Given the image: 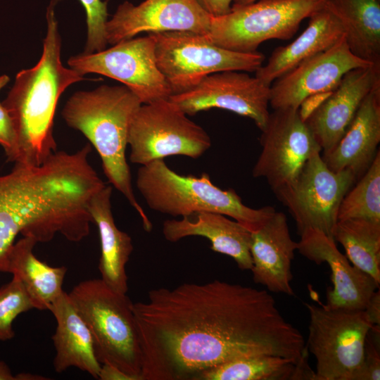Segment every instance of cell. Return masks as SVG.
Masks as SVG:
<instances>
[{
  "mask_svg": "<svg viewBox=\"0 0 380 380\" xmlns=\"http://www.w3.org/2000/svg\"><path fill=\"white\" fill-rule=\"evenodd\" d=\"M325 6L341 23L352 53L380 64V0H328Z\"/></svg>",
  "mask_w": 380,
  "mask_h": 380,
  "instance_id": "d4e9b609",
  "label": "cell"
},
{
  "mask_svg": "<svg viewBox=\"0 0 380 380\" xmlns=\"http://www.w3.org/2000/svg\"><path fill=\"white\" fill-rule=\"evenodd\" d=\"M112 187L105 186L90 199L88 209L92 222L98 227L101 241L99 270L101 279L110 289L127 294V276L125 266L133 251L129 235L115 224L111 207Z\"/></svg>",
  "mask_w": 380,
  "mask_h": 380,
  "instance_id": "603a6c76",
  "label": "cell"
},
{
  "mask_svg": "<svg viewBox=\"0 0 380 380\" xmlns=\"http://www.w3.org/2000/svg\"><path fill=\"white\" fill-rule=\"evenodd\" d=\"M339 205L338 220L363 219L380 222V151Z\"/></svg>",
  "mask_w": 380,
  "mask_h": 380,
  "instance_id": "83f0119b",
  "label": "cell"
},
{
  "mask_svg": "<svg viewBox=\"0 0 380 380\" xmlns=\"http://www.w3.org/2000/svg\"><path fill=\"white\" fill-rule=\"evenodd\" d=\"M0 380H15V376L13 375L8 366L0 360Z\"/></svg>",
  "mask_w": 380,
  "mask_h": 380,
  "instance_id": "8d00e7d4",
  "label": "cell"
},
{
  "mask_svg": "<svg viewBox=\"0 0 380 380\" xmlns=\"http://www.w3.org/2000/svg\"><path fill=\"white\" fill-rule=\"evenodd\" d=\"M356 181L350 170H331L321 152H317L293 182L274 192L288 208L300 235L305 230L316 229L333 238L339 205Z\"/></svg>",
  "mask_w": 380,
  "mask_h": 380,
  "instance_id": "30bf717a",
  "label": "cell"
},
{
  "mask_svg": "<svg viewBox=\"0 0 380 380\" xmlns=\"http://www.w3.org/2000/svg\"><path fill=\"white\" fill-rule=\"evenodd\" d=\"M201 6L211 15L219 16L229 13L232 0H197Z\"/></svg>",
  "mask_w": 380,
  "mask_h": 380,
  "instance_id": "836d02e7",
  "label": "cell"
},
{
  "mask_svg": "<svg viewBox=\"0 0 380 380\" xmlns=\"http://www.w3.org/2000/svg\"><path fill=\"white\" fill-rule=\"evenodd\" d=\"M37 243L30 236H23L14 243L8 257L7 272L21 281L34 308L49 310L63 291L62 285L67 268L51 267L39 260L33 253Z\"/></svg>",
  "mask_w": 380,
  "mask_h": 380,
  "instance_id": "cb8c5ba5",
  "label": "cell"
},
{
  "mask_svg": "<svg viewBox=\"0 0 380 380\" xmlns=\"http://www.w3.org/2000/svg\"><path fill=\"white\" fill-rule=\"evenodd\" d=\"M353 265L380 284V222L363 219L338 220L333 232Z\"/></svg>",
  "mask_w": 380,
  "mask_h": 380,
  "instance_id": "484cf974",
  "label": "cell"
},
{
  "mask_svg": "<svg viewBox=\"0 0 380 380\" xmlns=\"http://www.w3.org/2000/svg\"><path fill=\"white\" fill-rule=\"evenodd\" d=\"M136 186L148 207L171 216L187 217L198 212L224 215L251 232L260 228L276 211L272 206L255 209L243 204L232 189H222L209 175H182L171 170L163 159L141 165Z\"/></svg>",
  "mask_w": 380,
  "mask_h": 380,
  "instance_id": "277c9868",
  "label": "cell"
},
{
  "mask_svg": "<svg viewBox=\"0 0 380 380\" xmlns=\"http://www.w3.org/2000/svg\"><path fill=\"white\" fill-rule=\"evenodd\" d=\"M309 312L305 346L316 360L317 380H350L360 366L374 324L365 310L329 309L305 303Z\"/></svg>",
  "mask_w": 380,
  "mask_h": 380,
  "instance_id": "9c48e42d",
  "label": "cell"
},
{
  "mask_svg": "<svg viewBox=\"0 0 380 380\" xmlns=\"http://www.w3.org/2000/svg\"><path fill=\"white\" fill-rule=\"evenodd\" d=\"M129 160L141 165L171 156H201L211 146L208 133L169 99L142 103L128 132Z\"/></svg>",
  "mask_w": 380,
  "mask_h": 380,
  "instance_id": "ba28073f",
  "label": "cell"
},
{
  "mask_svg": "<svg viewBox=\"0 0 380 380\" xmlns=\"http://www.w3.org/2000/svg\"><path fill=\"white\" fill-rule=\"evenodd\" d=\"M270 86L241 71L213 73L191 88L169 96L188 115L218 108L252 119L262 131L270 112Z\"/></svg>",
  "mask_w": 380,
  "mask_h": 380,
  "instance_id": "4fadbf2b",
  "label": "cell"
},
{
  "mask_svg": "<svg viewBox=\"0 0 380 380\" xmlns=\"http://www.w3.org/2000/svg\"><path fill=\"white\" fill-rule=\"evenodd\" d=\"M328 0H259L232 5L229 13L213 16L205 36L229 50L251 53L269 39H291L301 22L324 7Z\"/></svg>",
  "mask_w": 380,
  "mask_h": 380,
  "instance_id": "8992f818",
  "label": "cell"
},
{
  "mask_svg": "<svg viewBox=\"0 0 380 380\" xmlns=\"http://www.w3.org/2000/svg\"><path fill=\"white\" fill-rule=\"evenodd\" d=\"M152 34L120 41L109 49L70 57L68 64L81 75L96 73L116 80L142 103L168 99L172 89L160 71Z\"/></svg>",
  "mask_w": 380,
  "mask_h": 380,
  "instance_id": "8fae6325",
  "label": "cell"
},
{
  "mask_svg": "<svg viewBox=\"0 0 380 380\" xmlns=\"http://www.w3.org/2000/svg\"><path fill=\"white\" fill-rule=\"evenodd\" d=\"M30 380V379H46L43 378V376H39L37 375H33L31 374L27 373H20L15 376V380Z\"/></svg>",
  "mask_w": 380,
  "mask_h": 380,
  "instance_id": "74e56055",
  "label": "cell"
},
{
  "mask_svg": "<svg viewBox=\"0 0 380 380\" xmlns=\"http://www.w3.org/2000/svg\"><path fill=\"white\" fill-rule=\"evenodd\" d=\"M380 142V83L365 96L338 144L322 158L333 171L350 170L357 180L372 163Z\"/></svg>",
  "mask_w": 380,
  "mask_h": 380,
  "instance_id": "d6986e66",
  "label": "cell"
},
{
  "mask_svg": "<svg viewBox=\"0 0 380 380\" xmlns=\"http://www.w3.org/2000/svg\"><path fill=\"white\" fill-rule=\"evenodd\" d=\"M68 295L90 330L99 362L142 380L141 351L129 297L101 279L81 281Z\"/></svg>",
  "mask_w": 380,
  "mask_h": 380,
  "instance_id": "5b68a950",
  "label": "cell"
},
{
  "mask_svg": "<svg viewBox=\"0 0 380 380\" xmlns=\"http://www.w3.org/2000/svg\"><path fill=\"white\" fill-rule=\"evenodd\" d=\"M371 322L374 325L380 324V292L377 289L372 296L365 308Z\"/></svg>",
  "mask_w": 380,
  "mask_h": 380,
  "instance_id": "d590c367",
  "label": "cell"
},
{
  "mask_svg": "<svg viewBox=\"0 0 380 380\" xmlns=\"http://www.w3.org/2000/svg\"><path fill=\"white\" fill-rule=\"evenodd\" d=\"M166 240L177 242L187 236H203L211 249L231 257L241 270L253 266L250 251L251 232L227 216L212 212H198L180 220H167L163 224Z\"/></svg>",
  "mask_w": 380,
  "mask_h": 380,
  "instance_id": "ffe728a7",
  "label": "cell"
},
{
  "mask_svg": "<svg viewBox=\"0 0 380 380\" xmlns=\"http://www.w3.org/2000/svg\"><path fill=\"white\" fill-rule=\"evenodd\" d=\"M331 92L312 95L305 99L298 108L301 118L305 121Z\"/></svg>",
  "mask_w": 380,
  "mask_h": 380,
  "instance_id": "d6a6232c",
  "label": "cell"
},
{
  "mask_svg": "<svg viewBox=\"0 0 380 380\" xmlns=\"http://www.w3.org/2000/svg\"><path fill=\"white\" fill-rule=\"evenodd\" d=\"M0 145L5 151L7 160L15 163L19 154L17 132L11 115L1 102Z\"/></svg>",
  "mask_w": 380,
  "mask_h": 380,
  "instance_id": "1f68e13d",
  "label": "cell"
},
{
  "mask_svg": "<svg viewBox=\"0 0 380 380\" xmlns=\"http://www.w3.org/2000/svg\"><path fill=\"white\" fill-rule=\"evenodd\" d=\"M297 248L298 242L291 237L285 214L275 211L260 228L251 232V271L254 282L271 292L293 296L291 263Z\"/></svg>",
  "mask_w": 380,
  "mask_h": 380,
  "instance_id": "ac0fdd59",
  "label": "cell"
},
{
  "mask_svg": "<svg viewBox=\"0 0 380 380\" xmlns=\"http://www.w3.org/2000/svg\"><path fill=\"white\" fill-rule=\"evenodd\" d=\"M58 1L51 0L47 8V30L39 61L16 75L2 102L17 132L19 154L15 163L38 166L57 151L53 130L58 99L70 85L84 80L61 62V38L54 12Z\"/></svg>",
  "mask_w": 380,
  "mask_h": 380,
  "instance_id": "7a4b0ae2",
  "label": "cell"
},
{
  "mask_svg": "<svg viewBox=\"0 0 380 380\" xmlns=\"http://www.w3.org/2000/svg\"><path fill=\"white\" fill-rule=\"evenodd\" d=\"M49 310L57 322L52 336L56 352L53 360L55 371L61 373L75 367L98 379L101 364L96 355L92 335L68 293L63 291Z\"/></svg>",
  "mask_w": 380,
  "mask_h": 380,
  "instance_id": "44dd1931",
  "label": "cell"
},
{
  "mask_svg": "<svg viewBox=\"0 0 380 380\" xmlns=\"http://www.w3.org/2000/svg\"><path fill=\"white\" fill-rule=\"evenodd\" d=\"M141 104L125 85H101L72 94L62 116L69 127L81 132L90 141L101 159L108 181L137 211L145 231L151 232L152 223L133 191L125 155L129 125Z\"/></svg>",
  "mask_w": 380,
  "mask_h": 380,
  "instance_id": "3957f363",
  "label": "cell"
},
{
  "mask_svg": "<svg viewBox=\"0 0 380 380\" xmlns=\"http://www.w3.org/2000/svg\"><path fill=\"white\" fill-rule=\"evenodd\" d=\"M350 51L345 35L334 45L301 62L270 85V105L274 109H298L308 97L332 92L349 70L372 65Z\"/></svg>",
  "mask_w": 380,
  "mask_h": 380,
  "instance_id": "9a60e30c",
  "label": "cell"
},
{
  "mask_svg": "<svg viewBox=\"0 0 380 380\" xmlns=\"http://www.w3.org/2000/svg\"><path fill=\"white\" fill-rule=\"evenodd\" d=\"M98 379L101 380H137L134 376L110 364H101Z\"/></svg>",
  "mask_w": 380,
  "mask_h": 380,
  "instance_id": "e575fe53",
  "label": "cell"
},
{
  "mask_svg": "<svg viewBox=\"0 0 380 380\" xmlns=\"http://www.w3.org/2000/svg\"><path fill=\"white\" fill-rule=\"evenodd\" d=\"M151 34L155 39L157 65L169 84L172 94L191 88L213 73L229 70L255 72L265 59L264 54L258 51L243 53L220 47L209 41L205 34L180 31Z\"/></svg>",
  "mask_w": 380,
  "mask_h": 380,
  "instance_id": "52a82bcc",
  "label": "cell"
},
{
  "mask_svg": "<svg viewBox=\"0 0 380 380\" xmlns=\"http://www.w3.org/2000/svg\"><path fill=\"white\" fill-rule=\"evenodd\" d=\"M297 251L317 265L326 262L329 265L332 287L327 291L324 305L327 308L365 310L373 293L379 289V283L353 265L340 252L332 237L320 231L303 232Z\"/></svg>",
  "mask_w": 380,
  "mask_h": 380,
  "instance_id": "2e32d148",
  "label": "cell"
},
{
  "mask_svg": "<svg viewBox=\"0 0 380 380\" xmlns=\"http://www.w3.org/2000/svg\"><path fill=\"white\" fill-rule=\"evenodd\" d=\"M255 1L257 0H232V5H245L255 2Z\"/></svg>",
  "mask_w": 380,
  "mask_h": 380,
  "instance_id": "ab89813d",
  "label": "cell"
},
{
  "mask_svg": "<svg viewBox=\"0 0 380 380\" xmlns=\"http://www.w3.org/2000/svg\"><path fill=\"white\" fill-rule=\"evenodd\" d=\"M260 141L262 151L252 174L265 178L273 191L293 182L307 160L322 151L298 109L291 108L270 113Z\"/></svg>",
  "mask_w": 380,
  "mask_h": 380,
  "instance_id": "7c38bea8",
  "label": "cell"
},
{
  "mask_svg": "<svg viewBox=\"0 0 380 380\" xmlns=\"http://www.w3.org/2000/svg\"><path fill=\"white\" fill-rule=\"evenodd\" d=\"M344 35L341 23L324 6L309 18L306 29L294 41L272 51L255 76L270 86L301 62L334 45Z\"/></svg>",
  "mask_w": 380,
  "mask_h": 380,
  "instance_id": "7402d4cb",
  "label": "cell"
},
{
  "mask_svg": "<svg viewBox=\"0 0 380 380\" xmlns=\"http://www.w3.org/2000/svg\"><path fill=\"white\" fill-rule=\"evenodd\" d=\"M142 380H197L232 360L274 355L299 361L305 341L264 289L215 279L150 291L132 304Z\"/></svg>",
  "mask_w": 380,
  "mask_h": 380,
  "instance_id": "6da1fadb",
  "label": "cell"
},
{
  "mask_svg": "<svg viewBox=\"0 0 380 380\" xmlns=\"http://www.w3.org/2000/svg\"><path fill=\"white\" fill-rule=\"evenodd\" d=\"M211 17L197 0H145L137 6L125 1L107 21L106 37L113 45L142 32L206 34Z\"/></svg>",
  "mask_w": 380,
  "mask_h": 380,
  "instance_id": "5bb4252c",
  "label": "cell"
},
{
  "mask_svg": "<svg viewBox=\"0 0 380 380\" xmlns=\"http://www.w3.org/2000/svg\"><path fill=\"white\" fill-rule=\"evenodd\" d=\"M87 16V38L84 53L103 51L108 44L106 25L108 20L107 1L101 0H79Z\"/></svg>",
  "mask_w": 380,
  "mask_h": 380,
  "instance_id": "f546056e",
  "label": "cell"
},
{
  "mask_svg": "<svg viewBox=\"0 0 380 380\" xmlns=\"http://www.w3.org/2000/svg\"><path fill=\"white\" fill-rule=\"evenodd\" d=\"M380 83V64L347 72L338 87L305 120L323 153L340 141L369 91Z\"/></svg>",
  "mask_w": 380,
  "mask_h": 380,
  "instance_id": "e0dca14e",
  "label": "cell"
},
{
  "mask_svg": "<svg viewBox=\"0 0 380 380\" xmlns=\"http://www.w3.org/2000/svg\"><path fill=\"white\" fill-rule=\"evenodd\" d=\"M298 361L274 355H254L222 363L197 380H298Z\"/></svg>",
  "mask_w": 380,
  "mask_h": 380,
  "instance_id": "4316f807",
  "label": "cell"
},
{
  "mask_svg": "<svg viewBox=\"0 0 380 380\" xmlns=\"http://www.w3.org/2000/svg\"><path fill=\"white\" fill-rule=\"evenodd\" d=\"M34 306L24 285L15 275L0 288V341L12 338L15 334L12 323L22 312Z\"/></svg>",
  "mask_w": 380,
  "mask_h": 380,
  "instance_id": "f1b7e54d",
  "label": "cell"
},
{
  "mask_svg": "<svg viewBox=\"0 0 380 380\" xmlns=\"http://www.w3.org/2000/svg\"><path fill=\"white\" fill-rule=\"evenodd\" d=\"M10 81V77L6 75L0 76V90Z\"/></svg>",
  "mask_w": 380,
  "mask_h": 380,
  "instance_id": "f35d334b",
  "label": "cell"
},
{
  "mask_svg": "<svg viewBox=\"0 0 380 380\" xmlns=\"http://www.w3.org/2000/svg\"><path fill=\"white\" fill-rule=\"evenodd\" d=\"M379 332V325H374L369 331L365 342L362 362L350 380L380 379Z\"/></svg>",
  "mask_w": 380,
  "mask_h": 380,
  "instance_id": "4dcf8cb0",
  "label": "cell"
}]
</instances>
